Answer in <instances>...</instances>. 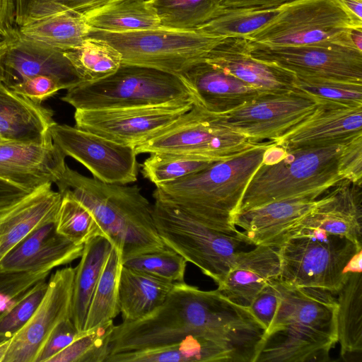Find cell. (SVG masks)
<instances>
[{"instance_id":"c3c4849f","label":"cell","mask_w":362,"mask_h":362,"mask_svg":"<svg viewBox=\"0 0 362 362\" xmlns=\"http://www.w3.org/2000/svg\"><path fill=\"white\" fill-rule=\"evenodd\" d=\"M338 168L343 179L362 185V134L344 144Z\"/></svg>"},{"instance_id":"681fc988","label":"cell","mask_w":362,"mask_h":362,"mask_svg":"<svg viewBox=\"0 0 362 362\" xmlns=\"http://www.w3.org/2000/svg\"><path fill=\"white\" fill-rule=\"evenodd\" d=\"M10 88L38 103H42L59 90L64 89L57 80L47 76H36L25 78Z\"/></svg>"},{"instance_id":"ab89813d","label":"cell","mask_w":362,"mask_h":362,"mask_svg":"<svg viewBox=\"0 0 362 362\" xmlns=\"http://www.w3.org/2000/svg\"><path fill=\"white\" fill-rule=\"evenodd\" d=\"M62 201L55 218L57 233L76 245L102 235L91 211L69 192H60Z\"/></svg>"},{"instance_id":"277c9868","label":"cell","mask_w":362,"mask_h":362,"mask_svg":"<svg viewBox=\"0 0 362 362\" xmlns=\"http://www.w3.org/2000/svg\"><path fill=\"white\" fill-rule=\"evenodd\" d=\"M273 141H265L232 158L156 187L153 195L168 201L215 230L234 233L233 218L252 175Z\"/></svg>"},{"instance_id":"7dc6e473","label":"cell","mask_w":362,"mask_h":362,"mask_svg":"<svg viewBox=\"0 0 362 362\" xmlns=\"http://www.w3.org/2000/svg\"><path fill=\"white\" fill-rule=\"evenodd\" d=\"M81 332L71 318L62 320L49 334L36 362H48L52 357L68 346Z\"/></svg>"},{"instance_id":"4316f807","label":"cell","mask_w":362,"mask_h":362,"mask_svg":"<svg viewBox=\"0 0 362 362\" xmlns=\"http://www.w3.org/2000/svg\"><path fill=\"white\" fill-rule=\"evenodd\" d=\"M52 110L21 95L0 81V138L6 141L44 142L52 139Z\"/></svg>"},{"instance_id":"44dd1931","label":"cell","mask_w":362,"mask_h":362,"mask_svg":"<svg viewBox=\"0 0 362 362\" xmlns=\"http://www.w3.org/2000/svg\"><path fill=\"white\" fill-rule=\"evenodd\" d=\"M205 59L261 93L293 90L295 74L253 58L246 37L223 38L209 52Z\"/></svg>"},{"instance_id":"f907efd6","label":"cell","mask_w":362,"mask_h":362,"mask_svg":"<svg viewBox=\"0 0 362 362\" xmlns=\"http://www.w3.org/2000/svg\"><path fill=\"white\" fill-rule=\"evenodd\" d=\"M16 28L14 0H0V40L10 36Z\"/></svg>"},{"instance_id":"5b68a950","label":"cell","mask_w":362,"mask_h":362,"mask_svg":"<svg viewBox=\"0 0 362 362\" xmlns=\"http://www.w3.org/2000/svg\"><path fill=\"white\" fill-rule=\"evenodd\" d=\"M344 144L286 150L277 161L262 162L235 214L274 201L324 194L343 179L338 164Z\"/></svg>"},{"instance_id":"52a82bcc","label":"cell","mask_w":362,"mask_h":362,"mask_svg":"<svg viewBox=\"0 0 362 362\" xmlns=\"http://www.w3.org/2000/svg\"><path fill=\"white\" fill-rule=\"evenodd\" d=\"M189 98L194 97L180 76L122 64L106 78L67 89L62 100L75 110H100L158 105Z\"/></svg>"},{"instance_id":"7402d4cb","label":"cell","mask_w":362,"mask_h":362,"mask_svg":"<svg viewBox=\"0 0 362 362\" xmlns=\"http://www.w3.org/2000/svg\"><path fill=\"white\" fill-rule=\"evenodd\" d=\"M83 245H76L57 233L55 221L33 230L1 260L9 272L51 271L79 258Z\"/></svg>"},{"instance_id":"f5cc1de1","label":"cell","mask_w":362,"mask_h":362,"mask_svg":"<svg viewBox=\"0 0 362 362\" xmlns=\"http://www.w3.org/2000/svg\"><path fill=\"white\" fill-rule=\"evenodd\" d=\"M31 192L0 179V211L14 204Z\"/></svg>"},{"instance_id":"8992f818","label":"cell","mask_w":362,"mask_h":362,"mask_svg":"<svg viewBox=\"0 0 362 362\" xmlns=\"http://www.w3.org/2000/svg\"><path fill=\"white\" fill-rule=\"evenodd\" d=\"M152 214L165 245L197 267L218 285L237 255L254 246L243 231L227 233L207 226L184 209L153 195Z\"/></svg>"},{"instance_id":"f1b7e54d","label":"cell","mask_w":362,"mask_h":362,"mask_svg":"<svg viewBox=\"0 0 362 362\" xmlns=\"http://www.w3.org/2000/svg\"><path fill=\"white\" fill-rule=\"evenodd\" d=\"M174 283L151 274L122 267L118 303L123 322L141 318L160 305Z\"/></svg>"},{"instance_id":"60d3db41","label":"cell","mask_w":362,"mask_h":362,"mask_svg":"<svg viewBox=\"0 0 362 362\" xmlns=\"http://www.w3.org/2000/svg\"><path fill=\"white\" fill-rule=\"evenodd\" d=\"M115 325L113 320L83 330L68 346L48 362H105Z\"/></svg>"},{"instance_id":"e575fe53","label":"cell","mask_w":362,"mask_h":362,"mask_svg":"<svg viewBox=\"0 0 362 362\" xmlns=\"http://www.w3.org/2000/svg\"><path fill=\"white\" fill-rule=\"evenodd\" d=\"M122 267L120 253L112 245L93 291L83 330L113 320L119 313L118 284Z\"/></svg>"},{"instance_id":"11a10c76","label":"cell","mask_w":362,"mask_h":362,"mask_svg":"<svg viewBox=\"0 0 362 362\" xmlns=\"http://www.w3.org/2000/svg\"><path fill=\"white\" fill-rule=\"evenodd\" d=\"M7 41L6 39L0 40V62L6 49Z\"/></svg>"},{"instance_id":"603a6c76","label":"cell","mask_w":362,"mask_h":362,"mask_svg":"<svg viewBox=\"0 0 362 362\" xmlns=\"http://www.w3.org/2000/svg\"><path fill=\"white\" fill-rule=\"evenodd\" d=\"M180 76L195 101L209 112L221 114L238 108L263 93L204 59Z\"/></svg>"},{"instance_id":"f546056e","label":"cell","mask_w":362,"mask_h":362,"mask_svg":"<svg viewBox=\"0 0 362 362\" xmlns=\"http://www.w3.org/2000/svg\"><path fill=\"white\" fill-rule=\"evenodd\" d=\"M112 245L103 235L95 236L83 245L74 281L71 319L83 331L93 291Z\"/></svg>"},{"instance_id":"bcb514c9","label":"cell","mask_w":362,"mask_h":362,"mask_svg":"<svg viewBox=\"0 0 362 362\" xmlns=\"http://www.w3.org/2000/svg\"><path fill=\"white\" fill-rule=\"evenodd\" d=\"M276 279L268 282L254 298L248 307L252 315L264 327V332L269 329L279 303Z\"/></svg>"},{"instance_id":"8fae6325","label":"cell","mask_w":362,"mask_h":362,"mask_svg":"<svg viewBox=\"0 0 362 362\" xmlns=\"http://www.w3.org/2000/svg\"><path fill=\"white\" fill-rule=\"evenodd\" d=\"M264 142V141H263ZM262 142L217 123L211 112L194 102L177 121L134 147L140 153H171L197 155L215 160L232 158Z\"/></svg>"},{"instance_id":"5bb4252c","label":"cell","mask_w":362,"mask_h":362,"mask_svg":"<svg viewBox=\"0 0 362 362\" xmlns=\"http://www.w3.org/2000/svg\"><path fill=\"white\" fill-rule=\"evenodd\" d=\"M248 41L253 58L296 76L362 83V52L354 48L337 43L272 46Z\"/></svg>"},{"instance_id":"8d00e7d4","label":"cell","mask_w":362,"mask_h":362,"mask_svg":"<svg viewBox=\"0 0 362 362\" xmlns=\"http://www.w3.org/2000/svg\"><path fill=\"white\" fill-rule=\"evenodd\" d=\"M155 11L160 26L195 30L208 21L221 8L219 0H147Z\"/></svg>"},{"instance_id":"db71d44e","label":"cell","mask_w":362,"mask_h":362,"mask_svg":"<svg viewBox=\"0 0 362 362\" xmlns=\"http://www.w3.org/2000/svg\"><path fill=\"white\" fill-rule=\"evenodd\" d=\"M11 339L9 340L0 342V362H4L7 354Z\"/></svg>"},{"instance_id":"ac0fdd59","label":"cell","mask_w":362,"mask_h":362,"mask_svg":"<svg viewBox=\"0 0 362 362\" xmlns=\"http://www.w3.org/2000/svg\"><path fill=\"white\" fill-rule=\"evenodd\" d=\"M52 139L44 142L0 143V179L28 192L56 183L66 164Z\"/></svg>"},{"instance_id":"9f6ffc18","label":"cell","mask_w":362,"mask_h":362,"mask_svg":"<svg viewBox=\"0 0 362 362\" xmlns=\"http://www.w3.org/2000/svg\"><path fill=\"white\" fill-rule=\"evenodd\" d=\"M4 141H4V140H3V139H1L0 138V143H1V142H4Z\"/></svg>"},{"instance_id":"7bdbcfd3","label":"cell","mask_w":362,"mask_h":362,"mask_svg":"<svg viewBox=\"0 0 362 362\" xmlns=\"http://www.w3.org/2000/svg\"><path fill=\"white\" fill-rule=\"evenodd\" d=\"M122 266L139 270L173 283L184 282L187 261L166 247L122 260Z\"/></svg>"},{"instance_id":"b9f144b4","label":"cell","mask_w":362,"mask_h":362,"mask_svg":"<svg viewBox=\"0 0 362 362\" xmlns=\"http://www.w3.org/2000/svg\"><path fill=\"white\" fill-rule=\"evenodd\" d=\"M293 88L317 102L362 106V83L295 75Z\"/></svg>"},{"instance_id":"9a60e30c","label":"cell","mask_w":362,"mask_h":362,"mask_svg":"<svg viewBox=\"0 0 362 362\" xmlns=\"http://www.w3.org/2000/svg\"><path fill=\"white\" fill-rule=\"evenodd\" d=\"M50 135L66 156L81 163L97 180L119 185L137 180L139 167L134 147L56 122L50 128Z\"/></svg>"},{"instance_id":"ee69618b","label":"cell","mask_w":362,"mask_h":362,"mask_svg":"<svg viewBox=\"0 0 362 362\" xmlns=\"http://www.w3.org/2000/svg\"><path fill=\"white\" fill-rule=\"evenodd\" d=\"M45 280L37 282L0 313V342L12 339L30 319L47 291Z\"/></svg>"},{"instance_id":"30bf717a","label":"cell","mask_w":362,"mask_h":362,"mask_svg":"<svg viewBox=\"0 0 362 362\" xmlns=\"http://www.w3.org/2000/svg\"><path fill=\"white\" fill-rule=\"evenodd\" d=\"M356 26L362 27V22L339 0H294L281 6L272 21L246 38L272 46L337 43L354 48L349 30Z\"/></svg>"},{"instance_id":"d590c367","label":"cell","mask_w":362,"mask_h":362,"mask_svg":"<svg viewBox=\"0 0 362 362\" xmlns=\"http://www.w3.org/2000/svg\"><path fill=\"white\" fill-rule=\"evenodd\" d=\"M279 8H220L205 23L196 30L207 35L228 37H247L279 13Z\"/></svg>"},{"instance_id":"d6a6232c","label":"cell","mask_w":362,"mask_h":362,"mask_svg":"<svg viewBox=\"0 0 362 362\" xmlns=\"http://www.w3.org/2000/svg\"><path fill=\"white\" fill-rule=\"evenodd\" d=\"M84 16L90 29L111 33H126L160 26L155 11L146 1L108 6Z\"/></svg>"},{"instance_id":"d4e9b609","label":"cell","mask_w":362,"mask_h":362,"mask_svg":"<svg viewBox=\"0 0 362 362\" xmlns=\"http://www.w3.org/2000/svg\"><path fill=\"white\" fill-rule=\"evenodd\" d=\"M280 272L277 247L255 245L237 255L217 289L233 303L248 308L268 282L280 277Z\"/></svg>"},{"instance_id":"1f68e13d","label":"cell","mask_w":362,"mask_h":362,"mask_svg":"<svg viewBox=\"0 0 362 362\" xmlns=\"http://www.w3.org/2000/svg\"><path fill=\"white\" fill-rule=\"evenodd\" d=\"M90 30L85 16L74 12L60 13L16 28L23 39L62 52L81 45Z\"/></svg>"},{"instance_id":"836d02e7","label":"cell","mask_w":362,"mask_h":362,"mask_svg":"<svg viewBox=\"0 0 362 362\" xmlns=\"http://www.w3.org/2000/svg\"><path fill=\"white\" fill-rule=\"evenodd\" d=\"M82 83L106 78L122 65L121 54L107 42L86 37L78 46L64 52Z\"/></svg>"},{"instance_id":"3957f363","label":"cell","mask_w":362,"mask_h":362,"mask_svg":"<svg viewBox=\"0 0 362 362\" xmlns=\"http://www.w3.org/2000/svg\"><path fill=\"white\" fill-rule=\"evenodd\" d=\"M94 216L102 233L122 260L166 247L154 224L152 204L137 185L108 184L66 166L55 183Z\"/></svg>"},{"instance_id":"f6af8a7d","label":"cell","mask_w":362,"mask_h":362,"mask_svg":"<svg viewBox=\"0 0 362 362\" xmlns=\"http://www.w3.org/2000/svg\"><path fill=\"white\" fill-rule=\"evenodd\" d=\"M49 273V271L9 272L0 268V313L37 282L46 279Z\"/></svg>"},{"instance_id":"2e32d148","label":"cell","mask_w":362,"mask_h":362,"mask_svg":"<svg viewBox=\"0 0 362 362\" xmlns=\"http://www.w3.org/2000/svg\"><path fill=\"white\" fill-rule=\"evenodd\" d=\"M76 267L55 272L36 310L11 339L4 362H36L49 334L62 320L71 318Z\"/></svg>"},{"instance_id":"7a4b0ae2","label":"cell","mask_w":362,"mask_h":362,"mask_svg":"<svg viewBox=\"0 0 362 362\" xmlns=\"http://www.w3.org/2000/svg\"><path fill=\"white\" fill-rule=\"evenodd\" d=\"M279 303L255 362L327 361L337 344V303L326 290L276 279Z\"/></svg>"},{"instance_id":"e0dca14e","label":"cell","mask_w":362,"mask_h":362,"mask_svg":"<svg viewBox=\"0 0 362 362\" xmlns=\"http://www.w3.org/2000/svg\"><path fill=\"white\" fill-rule=\"evenodd\" d=\"M319 229L362 245V185L342 179L319 198L317 204L275 242L278 247L294 233Z\"/></svg>"},{"instance_id":"ffe728a7","label":"cell","mask_w":362,"mask_h":362,"mask_svg":"<svg viewBox=\"0 0 362 362\" xmlns=\"http://www.w3.org/2000/svg\"><path fill=\"white\" fill-rule=\"evenodd\" d=\"M0 62V81L8 88L36 76L57 80L64 89L82 83L64 52L25 40L16 32L8 37Z\"/></svg>"},{"instance_id":"74e56055","label":"cell","mask_w":362,"mask_h":362,"mask_svg":"<svg viewBox=\"0 0 362 362\" xmlns=\"http://www.w3.org/2000/svg\"><path fill=\"white\" fill-rule=\"evenodd\" d=\"M219 161L187 153H152L140 165L143 177L156 187L172 182Z\"/></svg>"},{"instance_id":"4dcf8cb0","label":"cell","mask_w":362,"mask_h":362,"mask_svg":"<svg viewBox=\"0 0 362 362\" xmlns=\"http://www.w3.org/2000/svg\"><path fill=\"white\" fill-rule=\"evenodd\" d=\"M337 294V343L341 358L350 361L362 353L361 272H349Z\"/></svg>"},{"instance_id":"ba28073f","label":"cell","mask_w":362,"mask_h":362,"mask_svg":"<svg viewBox=\"0 0 362 362\" xmlns=\"http://www.w3.org/2000/svg\"><path fill=\"white\" fill-rule=\"evenodd\" d=\"M277 247L282 281L337 294L346 280L347 265L361 250L349 238L319 229L298 231Z\"/></svg>"},{"instance_id":"6da1fadb","label":"cell","mask_w":362,"mask_h":362,"mask_svg":"<svg viewBox=\"0 0 362 362\" xmlns=\"http://www.w3.org/2000/svg\"><path fill=\"white\" fill-rule=\"evenodd\" d=\"M264 333L249 308L233 303L218 289L204 291L185 281L177 282L152 312L115 325L108 356L194 336L232 349L242 362H254Z\"/></svg>"},{"instance_id":"f35d334b","label":"cell","mask_w":362,"mask_h":362,"mask_svg":"<svg viewBox=\"0 0 362 362\" xmlns=\"http://www.w3.org/2000/svg\"><path fill=\"white\" fill-rule=\"evenodd\" d=\"M147 0H14L15 23L21 27L63 12L85 16L108 6Z\"/></svg>"},{"instance_id":"4fadbf2b","label":"cell","mask_w":362,"mask_h":362,"mask_svg":"<svg viewBox=\"0 0 362 362\" xmlns=\"http://www.w3.org/2000/svg\"><path fill=\"white\" fill-rule=\"evenodd\" d=\"M318 102L295 90L262 94L225 113H212L217 123L254 142L274 141L309 117Z\"/></svg>"},{"instance_id":"cb8c5ba5","label":"cell","mask_w":362,"mask_h":362,"mask_svg":"<svg viewBox=\"0 0 362 362\" xmlns=\"http://www.w3.org/2000/svg\"><path fill=\"white\" fill-rule=\"evenodd\" d=\"M322 194L293 197L238 212L233 223L243 229L254 245L273 246L286 230L317 204Z\"/></svg>"},{"instance_id":"7c38bea8","label":"cell","mask_w":362,"mask_h":362,"mask_svg":"<svg viewBox=\"0 0 362 362\" xmlns=\"http://www.w3.org/2000/svg\"><path fill=\"white\" fill-rule=\"evenodd\" d=\"M194 102L189 98L151 106L76 110L75 127L135 147L177 121Z\"/></svg>"},{"instance_id":"9c48e42d","label":"cell","mask_w":362,"mask_h":362,"mask_svg":"<svg viewBox=\"0 0 362 362\" xmlns=\"http://www.w3.org/2000/svg\"><path fill=\"white\" fill-rule=\"evenodd\" d=\"M87 37L103 40L122 55V65L152 68L180 76L223 38L197 30L164 27L126 33L90 29Z\"/></svg>"},{"instance_id":"816d5d0a","label":"cell","mask_w":362,"mask_h":362,"mask_svg":"<svg viewBox=\"0 0 362 362\" xmlns=\"http://www.w3.org/2000/svg\"><path fill=\"white\" fill-rule=\"evenodd\" d=\"M294 0H219L221 8H274Z\"/></svg>"},{"instance_id":"d6986e66","label":"cell","mask_w":362,"mask_h":362,"mask_svg":"<svg viewBox=\"0 0 362 362\" xmlns=\"http://www.w3.org/2000/svg\"><path fill=\"white\" fill-rule=\"evenodd\" d=\"M362 134V106L318 101L313 113L274 142L285 150L344 144Z\"/></svg>"},{"instance_id":"484cf974","label":"cell","mask_w":362,"mask_h":362,"mask_svg":"<svg viewBox=\"0 0 362 362\" xmlns=\"http://www.w3.org/2000/svg\"><path fill=\"white\" fill-rule=\"evenodd\" d=\"M61 201L47 184L0 211V260L33 230L54 221Z\"/></svg>"},{"instance_id":"83f0119b","label":"cell","mask_w":362,"mask_h":362,"mask_svg":"<svg viewBox=\"0 0 362 362\" xmlns=\"http://www.w3.org/2000/svg\"><path fill=\"white\" fill-rule=\"evenodd\" d=\"M105 362H242L232 349L214 341L190 336L169 344L120 352Z\"/></svg>"}]
</instances>
